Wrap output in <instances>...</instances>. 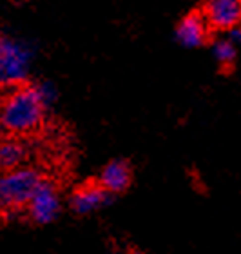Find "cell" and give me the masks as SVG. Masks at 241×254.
<instances>
[{"label":"cell","instance_id":"obj_3","mask_svg":"<svg viewBox=\"0 0 241 254\" xmlns=\"http://www.w3.org/2000/svg\"><path fill=\"white\" fill-rule=\"evenodd\" d=\"M60 190H62V184L58 180V176H49L48 180L38 187L22 218H26V222H29L31 225H46V223L53 222L62 207L60 205Z\"/></svg>","mask_w":241,"mask_h":254},{"label":"cell","instance_id":"obj_7","mask_svg":"<svg viewBox=\"0 0 241 254\" xmlns=\"http://www.w3.org/2000/svg\"><path fill=\"white\" fill-rule=\"evenodd\" d=\"M111 192L102 186L98 176L87 178L82 184L74 186L71 194H69V207L74 214H87L95 211L96 207L104 205L109 200Z\"/></svg>","mask_w":241,"mask_h":254},{"label":"cell","instance_id":"obj_6","mask_svg":"<svg viewBox=\"0 0 241 254\" xmlns=\"http://www.w3.org/2000/svg\"><path fill=\"white\" fill-rule=\"evenodd\" d=\"M199 9L216 33L241 26V0H203Z\"/></svg>","mask_w":241,"mask_h":254},{"label":"cell","instance_id":"obj_11","mask_svg":"<svg viewBox=\"0 0 241 254\" xmlns=\"http://www.w3.org/2000/svg\"><path fill=\"white\" fill-rule=\"evenodd\" d=\"M5 222H7V216H5L4 212L0 211V229L4 227V225H5Z\"/></svg>","mask_w":241,"mask_h":254},{"label":"cell","instance_id":"obj_10","mask_svg":"<svg viewBox=\"0 0 241 254\" xmlns=\"http://www.w3.org/2000/svg\"><path fill=\"white\" fill-rule=\"evenodd\" d=\"M7 60H9V49H7V46H5L4 38L0 37V73L5 69Z\"/></svg>","mask_w":241,"mask_h":254},{"label":"cell","instance_id":"obj_9","mask_svg":"<svg viewBox=\"0 0 241 254\" xmlns=\"http://www.w3.org/2000/svg\"><path fill=\"white\" fill-rule=\"evenodd\" d=\"M236 48L231 40L216 42V59H218V71L221 74H231L236 69Z\"/></svg>","mask_w":241,"mask_h":254},{"label":"cell","instance_id":"obj_8","mask_svg":"<svg viewBox=\"0 0 241 254\" xmlns=\"http://www.w3.org/2000/svg\"><path fill=\"white\" fill-rule=\"evenodd\" d=\"M98 180L111 194H123L131 189L132 182H134V171H132L129 160H111L109 164H105L104 169L100 171Z\"/></svg>","mask_w":241,"mask_h":254},{"label":"cell","instance_id":"obj_1","mask_svg":"<svg viewBox=\"0 0 241 254\" xmlns=\"http://www.w3.org/2000/svg\"><path fill=\"white\" fill-rule=\"evenodd\" d=\"M48 126V107L35 82L27 78L0 82V134L42 138Z\"/></svg>","mask_w":241,"mask_h":254},{"label":"cell","instance_id":"obj_2","mask_svg":"<svg viewBox=\"0 0 241 254\" xmlns=\"http://www.w3.org/2000/svg\"><path fill=\"white\" fill-rule=\"evenodd\" d=\"M53 175L42 162L0 171V211L7 218L22 216L38 187Z\"/></svg>","mask_w":241,"mask_h":254},{"label":"cell","instance_id":"obj_5","mask_svg":"<svg viewBox=\"0 0 241 254\" xmlns=\"http://www.w3.org/2000/svg\"><path fill=\"white\" fill-rule=\"evenodd\" d=\"M176 38L183 46L199 48V46H209V44L214 42L216 31L207 22L203 11L199 9V5H196L178 22V26H176Z\"/></svg>","mask_w":241,"mask_h":254},{"label":"cell","instance_id":"obj_4","mask_svg":"<svg viewBox=\"0 0 241 254\" xmlns=\"http://www.w3.org/2000/svg\"><path fill=\"white\" fill-rule=\"evenodd\" d=\"M42 138H22L0 134V171H9L15 169V167H20V165L40 162V160H37V143Z\"/></svg>","mask_w":241,"mask_h":254}]
</instances>
